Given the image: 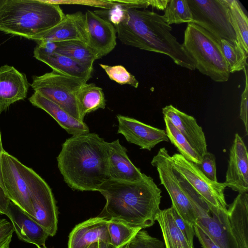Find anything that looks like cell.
I'll return each mask as SVG.
<instances>
[{
    "mask_svg": "<svg viewBox=\"0 0 248 248\" xmlns=\"http://www.w3.org/2000/svg\"><path fill=\"white\" fill-rule=\"evenodd\" d=\"M57 160L64 181L73 190L98 191L109 178L106 141L96 133L67 139Z\"/></svg>",
    "mask_w": 248,
    "mask_h": 248,
    "instance_id": "obj_1",
    "label": "cell"
},
{
    "mask_svg": "<svg viewBox=\"0 0 248 248\" xmlns=\"http://www.w3.org/2000/svg\"><path fill=\"white\" fill-rule=\"evenodd\" d=\"M98 191L106 199L99 216L141 229L154 224L162 191L150 176L134 182L109 178Z\"/></svg>",
    "mask_w": 248,
    "mask_h": 248,
    "instance_id": "obj_2",
    "label": "cell"
},
{
    "mask_svg": "<svg viewBox=\"0 0 248 248\" xmlns=\"http://www.w3.org/2000/svg\"><path fill=\"white\" fill-rule=\"evenodd\" d=\"M114 26L123 44L167 55L178 66L196 69L182 44L172 34L171 26L157 13L146 9H128Z\"/></svg>",
    "mask_w": 248,
    "mask_h": 248,
    "instance_id": "obj_3",
    "label": "cell"
},
{
    "mask_svg": "<svg viewBox=\"0 0 248 248\" xmlns=\"http://www.w3.org/2000/svg\"><path fill=\"white\" fill-rule=\"evenodd\" d=\"M65 15L59 5L42 0H0V31L34 40Z\"/></svg>",
    "mask_w": 248,
    "mask_h": 248,
    "instance_id": "obj_4",
    "label": "cell"
},
{
    "mask_svg": "<svg viewBox=\"0 0 248 248\" xmlns=\"http://www.w3.org/2000/svg\"><path fill=\"white\" fill-rule=\"evenodd\" d=\"M219 248H248V194L238 193L227 211H210L196 222Z\"/></svg>",
    "mask_w": 248,
    "mask_h": 248,
    "instance_id": "obj_5",
    "label": "cell"
},
{
    "mask_svg": "<svg viewBox=\"0 0 248 248\" xmlns=\"http://www.w3.org/2000/svg\"><path fill=\"white\" fill-rule=\"evenodd\" d=\"M182 45L202 74L216 82L229 79L230 73L220 42L207 31L194 23H187Z\"/></svg>",
    "mask_w": 248,
    "mask_h": 248,
    "instance_id": "obj_6",
    "label": "cell"
},
{
    "mask_svg": "<svg viewBox=\"0 0 248 248\" xmlns=\"http://www.w3.org/2000/svg\"><path fill=\"white\" fill-rule=\"evenodd\" d=\"M2 178L7 196L31 218V192L37 173L3 150L1 155Z\"/></svg>",
    "mask_w": 248,
    "mask_h": 248,
    "instance_id": "obj_7",
    "label": "cell"
},
{
    "mask_svg": "<svg viewBox=\"0 0 248 248\" xmlns=\"http://www.w3.org/2000/svg\"><path fill=\"white\" fill-rule=\"evenodd\" d=\"M87 82L85 79L52 70L39 76H33L31 87L35 92L57 104L79 120L76 96Z\"/></svg>",
    "mask_w": 248,
    "mask_h": 248,
    "instance_id": "obj_8",
    "label": "cell"
},
{
    "mask_svg": "<svg viewBox=\"0 0 248 248\" xmlns=\"http://www.w3.org/2000/svg\"><path fill=\"white\" fill-rule=\"evenodd\" d=\"M193 23L209 32L219 42L238 43L225 0H187Z\"/></svg>",
    "mask_w": 248,
    "mask_h": 248,
    "instance_id": "obj_9",
    "label": "cell"
},
{
    "mask_svg": "<svg viewBox=\"0 0 248 248\" xmlns=\"http://www.w3.org/2000/svg\"><path fill=\"white\" fill-rule=\"evenodd\" d=\"M174 169L198 192L208 205L210 211H227L224 183L212 182L200 171L197 165L179 153L170 157Z\"/></svg>",
    "mask_w": 248,
    "mask_h": 248,
    "instance_id": "obj_10",
    "label": "cell"
},
{
    "mask_svg": "<svg viewBox=\"0 0 248 248\" xmlns=\"http://www.w3.org/2000/svg\"><path fill=\"white\" fill-rule=\"evenodd\" d=\"M170 157L167 150L161 148L153 158L151 165L156 169L161 184L170 198L172 207L186 222L194 225L198 217L179 183Z\"/></svg>",
    "mask_w": 248,
    "mask_h": 248,
    "instance_id": "obj_11",
    "label": "cell"
},
{
    "mask_svg": "<svg viewBox=\"0 0 248 248\" xmlns=\"http://www.w3.org/2000/svg\"><path fill=\"white\" fill-rule=\"evenodd\" d=\"M32 218L50 236L57 231L58 209L52 190L47 183L37 174L31 192Z\"/></svg>",
    "mask_w": 248,
    "mask_h": 248,
    "instance_id": "obj_12",
    "label": "cell"
},
{
    "mask_svg": "<svg viewBox=\"0 0 248 248\" xmlns=\"http://www.w3.org/2000/svg\"><path fill=\"white\" fill-rule=\"evenodd\" d=\"M84 14L87 44L100 59L115 48L116 29L112 24L93 11L87 10Z\"/></svg>",
    "mask_w": 248,
    "mask_h": 248,
    "instance_id": "obj_13",
    "label": "cell"
},
{
    "mask_svg": "<svg viewBox=\"0 0 248 248\" xmlns=\"http://www.w3.org/2000/svg\"><path fill=\"white\" fill-rule=\"evenodd\" d=\"M117 133L129 143L141 149L151 151L157 144L169 141L165 130L145 124L134 118L118 114Z\"/></svg>",
    "mask_w": 248,
    "mask_h": 248,
    "instance_id": "obj_14",
    "label": "cell"
},
{
    "mask_svg": "<svg viewBox=\"0 0 248 248\" xmlns=\"http://www.w3.org/2000/svg\"><path fill=\"white\" fill-rule=\"evenodd\" d=\"M227 187L238 193L248 191V155L247 147L238 133L230 149L226 180Z\"/></svg>",
    "mask_w": 248,
    "mask_h": 248,
    "instance_id": "obj_15",
    "label": "cell"
},
{
    "mask_svg": "<svg viewBox=\"0 0 248 248\" xmlns=\"http://www.w3.org/2000/svg\"><path fill=\"white\" fill-rule=\"evenodd\" d=\"M162 113L185 137L202 159L207 152V143L202 128L196 119L171 105L162 108Z\"/></svg>",
    "mask_w": 248,
    "mask_h": 248,
    "instance_id": "obj_16",
    "label": "cell"
},
{
    "mask_svg": "<svg viewBox=\"0 0 248 248\" xmlns=\"http://www.w3.org/2000/svg\"><path fill=\"white\" fill-rule=\"evenodd\" d=\"M108 154V174L110 179L134 182L141 180L145 174L131 162L127 149L121 145L119 139L106 141Z\"/></svg>",
    "mask_w": 248,
    "mask_h": 248,
    "instance_id": "obj_17",
    "label": "cell"
},
{
    "mask_svg": "<svg viewBox=\"0 0 248 248\" xmlns=\"http://www.w3.org/2000/svg\"><path fill=\"white\" fill-rule=\"evenodd\" d=\"M30 86L26 75L14 67H0V114L12 104L24 99Z\"/></svg>",
    "mask_w": 248,
    "mask_h": 248,
    "instance_id": "obj_18",
    "label": "cell"
},
{
    "mask_svg": "<svg viewBox=\"0 0 248 248\" xmlns=\"http://www.w3.org/2000/svg\"><path fill=\"white\" fill-rule=\"evenodd\" d=\"M109 219L98 216L77 224L69 235L68 248H88L93 243L104 241L110 244Z\"/></svg>",
    "mask_w": 248,
    "mask_h": 248,
    "instance_id": "obj_19",
    "label": "cell"
},
{
    "mask_svg": "<svg viewBox=\"0 0 248 248\" xmlns=\"http://www.w3.org/2000/svg\"><path fill=\"white\" fill-rule=\"evenodd\" d=\"M85 14L80 11L65 14L56 25L37 37L38 42L79 40L87 43Z\"/></svg>",
    "mask_w": 248,
    "mask_h": 248,
    "instance_id": "obj_20",
    "label": "cell"
},
{
    "mask_svg": "<svg viewBox=\"0 0 248 248\" xmlns=\"http://www.w3.org/2000/svg\"><path fill=\"white\" fill-rule=\"evenodd\" d=\"M18 238L37 247L45 245L48 233L29 215L10 201L7 216Z\"/></svg>",
    "mask_w": 248,
    "mask_h": 248,
    "instance_id": "obj_21",
    "label": "cell"
},
{
    "mask_svg": "<svg viewBox=\"0 0 248 248\" xmlns=\"http://www.w3.org/2000/svg\"><path fill=\"white\" fill-rule=\"evenodd\" d=\"M31 104L50 115L69 134L72 136L90 132L88 126L71 116L62 108L37 92L29 98Z\"/></svg>",
    "mask_w": 248,
    "mask_h": 248,
    "instance_id": "obj_22",
    "label": "cell"
},
{
    "mask_svg": "<svg viewBox=\"0 0 248 248\" xmlns=\"http://www.w3.org/2000/svg\"><path fill=\"white\" fill-rule=\"evenodd\" d=\"M33 54L35 59L47 64L53 71L87 81L92 77L93 65L82 63L55 52L43 53L34 50Z\"/></svg>",
    "mask_w": 248,
    "mask_h": 248,
    "instance_id": "obj_23",
    "label": "cell"
},
{
    "mask_svg": "<svg viewBox=\"0 0 248 248\" xmlns=\"http://www.w3.org/2000/svg\"><path fill=\"white\" fill-rule=\"evenodd\" d=\"M155 220L160 227L165 248H194L177 226L170 207L160 210Z\"/></svg>",
    "mask_w": 248,
    "mask_h": 248,
    "instance_id": "obj_24",
    "label": "cell"
},
{
    "mask_svg": "<svg viewBox=\"0 0 248 248\" xmlns=\"http://www.w3.org/2000/svg\"><path fill=\"white\" fill-rule=\"evenodd\" d=\"M79 120L84 122L86 115L106 107V101L103 89L94 83H85L76 96Z\"/></svg>",
    "mask_w": 248,
    "mask_h": 248,
    "instance_id": "obj_25",
    "label": "cell"
},
{
    "mask_svg": "<svg viewBox=\"0 0 248 248\" xmlns=\"http://www.w3.org/2000/svg\"><path fill=\"white\" fill-rule=\"evenodd\" d=\"M230 20L241 47L248 53V19L237 0H225Z\"/></svg>",
    "mask_w": 248,
    "mask_h": 248,
    "instance_id": "obj_26",
    "label": "cell"
},
{
    "mask_svg": "<svg viewBox=\"0 0 248 248\" xmlns=\"http://www.w3.org/2000/svg\"><path fill=\"white\" fill-rule=\"evenodd\" d=\"M55 52L66 56L83 64L93 65L97 55L87 45L79 40L56 42Z\"/></svg>",
    "mask_w": 248,
    "mask_h": 248,
    "instance_id": "obj_27",
    "label": "cell"
},
{
    "mask_svg": "<svg viewBox=\"0 0 248 248\" xmlns=\"http://www.w3.org/2000/svg\"><path fill=\"white\" fill-rule=\"evenodd\" d=\"M166 126V133L172 144L177 148L180 155L187 160L199 164L201 162V158L192 147L185 137L173 125L170 121L164 117Z\"/></svg>",
    "mask_w": 248,
    "mask_h": 248,
    "instance_id": "obj_28",
    "label": "cell"
},
{
    "mask_svg": "<svg viewBox=\"0 0 248 248\" xmlns=\"http://www.w3.org/2000/svg\"><path fill=\"white\" fill-rule=\"evenodd\" d=\"M220 46L230 73L243 70L247 67V53L238 43L232 44L222 39Z\"/></svg>",
    "mask_w": 248,
    "mask_h": 248,
    "instance_id": "obj_29",
    "label": "cell"
},
{
    "mask_svg": "<svg viewBox=\"0 0 248 248\" xmlns=\"http://www.w3.org/2000/svg\"><path fill=\"white\" fill-rule=\"evenodd\" d=\"M164 21L170 25L193 23V17L187 0H170L161 16Z\"/></svg>",
    "mask_w": 248,
    "mask_h": 248,
    "instance_id": "obj_30",
    "label": "cell"
},
{
    "mask_svg": "<svg viewBox=\"0 0 248 248\" xmlns=\"http://www.w3.org/2000/svg\"><path fill=\"white\" fill-rule=\"evenodd\" d=\"M108 230L112 248H119L130 242L142 229L130 226L118 220H109Z\"/></svg>",
    "mask_w": 248,
    "mask_h": 248,
    "instance_id": "obj_31",
    "label": "cell"
},
{
    "mask_svg": "<svg viewBox=\"0 0 248 248\" xmlns=\"http://www.w3.org/2000/svg\"><path fill=\"white\" fill-rule=\"evenodd\" d=\"M99 65L111 80L121 85L128 84L135 88L138 87V80L123 65L111 66L104 64H99Z\"/></svg>",
    "mask_w": 248,
    "mask_h": 248,
    "instance_id": "obj_32",
    "label": "cell"
},
{
    "mask_svg": "<svg viewBox=\"0 0 248 248\" xmlns=\"http://www.w3.org/2000/svg\"><path fill=\"white\" fill-rule=\"evenodd\" d=\"M129 248H165L164 242L152 236L143 229L140 230L129 243Z\"/></svg>",
    "mask_w": 248,
    "mask_h": 248,
    "instance_id": "obj_33",
    "label": "cell"
},
{
    "mask_svg": "<svg viewBox=\"0 0 248 248\" xmlns=\"http://www.w3.org/2000/svg\"><path fill=\"white\" fill-rule=\"evenodd\" d=\"M196 165L200 171L208 179L212 182H217L214 155L207 152L202 158L201 163Z\"/></svg>",
    "mask_w": 248,
    "mask_h": 248,
    "instance_id": "obj_34",
    "label": "cell"
},
{
    "mask_svg": "<svg viewBox=\"0 0 248 248\" xmlns=\"http://www.w3.org/2000/svg\"><path fill=\"white\" fill-rule=\"evenodd\" d=\"M44 2L53 4H82L85 5L94 6L102 8V9H109L114 7L116 3L113 0H80V1H62V0H42Z\"/></svg>",
    "mask_w": 248,
    "mask_h": 248,
    "instance_id": "obj_35",
    "label": "cell"
},
{
    "mask_svg": "<svg viewBox=\"0 0 248 248\" xmlns=\"http://www.w3.org/2000/svg\"><path fill=\"white\" fill-rule=\"evenodd\" d=\"M171 212L175 222L188 242L193 246L195 235L194 225L186 222L171 206Z\"/></svg>",
    "mask_w": 248,
    "mask_h": 248,
    "instance_id": "obj_36",
    "label": "cell"
},
{
    "mask_svg": "<svg viewBox=\"0 0 248 248\" xmlns=\"http://www.w3.org/2000/svg\"><path fill=\"white\" fill-rule=\"evenodd\" d=\"M14 232L12 223L0 218V248H9Z\"/></svg>",
    "mask_w": 248,
    "mask_h": 248,
    "instance_id": "obj_37",
    "label": "cell"
},
{
    "mask_svg": "<svg viewBox=\"0 0 248 248\" xmlns=\"http://www.w3.org/2000/svg\"><path fill=\"white\" fill-rule=\"evenodd\" d=\"M245 75V86L241 94L240 109V118L243 122L247 135L248 134V75L247 67L244 69Z\"/></svg>",
    "mask_w": 248,
    "mask_h": 248,
    "instance_id": "obj_38",
    "label": "cell"
},
{
    "mask_svg": "<svg viewBox=\"0 0 248 248\" xmlns=\"http://www.w3.org/2000/svg\"><path fill=\"white\" fill-rule=\"evenodd\" d=\"M3 150L0 130V215L7 216L8 207L10 201L7 196L2 178L1 155Z\"/></svg>",
    "mask_w": 248,
    "mask_h": 248,
    "instance_id": "obj_39",
    "label": "cell"
},
{
    "mask_svg": "<svg viewBox=\"0 0 248 248\" xmlns=\"http://www.w3.org/2000/svg\"><path fill=\"white\" fill-rule=\"evenodd\" d=\"M194 228L195 235L198 239L202 248H219L199 225L195 223Z\"/></svg>",
    "mask_w": 248,
    "mask_h": 248,
    "instance_id": "obj_40",
    "label": "cell"
},
{
    "mask_svg": "<svg viewBox=\"0 0 248 248\" xmlns=\"http://www.w3.org/2000/svg\"><path fill=\"white\" fill-rule=\"evenodd\" d=\"M170 0H149L150 6L157 10H164Z\"/></svg>",
    "mask_w": 248,
    "mask_h": 248,
    "instance_id": "obj_41",
    "label": "cell"
},
{
    "mask_svg": "<svg viewBox=\"0 0 248 248\" xmlns=\"http://www.w3.org/2000/svg\"><path fill=\"white\" fill-rule=\"evenodd\" d=\"M99 243V248H112L110 245L104 241H100Z\"/></svg>",
    "mask_w": 248,
    "mask_h": 248,
    "instance_id": "obj_42",
    "label": "cell"
},
{
    "mask_svg": "<svg viewBox=\"0 0 248 248\" xmlns=\"http://www.w3.org/2000/svg\"><path fill=\"white\" fill-rule=\"evenodd\" d=\"M88 248H99V243L95 242L93 243Z\"/></svg>",
    "mask_w": 248,
    "mask_h": 248,
    "instance_id": "obj_43",
    "label": "cell"
},
{
    "mask_svg": "<svg viewBox=\"0 0 248 248\" xmlns=\"http://www.w3.org/2000/svg\"><path fill=\"white\" fill-rule=\"evenodd\" d=\"M129 242L119 247V248H129Z\"/></svg>",
    "mask_w": 248,
    "mask_h": 248,
    "instance_id": "obj_44",
    "label": "cell"
},
{
    "mask_svg": "<svg viewBox=\"0 0 248 248\" xmlns=\"http://www.w3.org/2000/svg\"><path fill=\"white\" fill-rule=\"evenodd\" d=\"M38 248H47L45 245L42 247H37Z\"/></svg>",
    "mask_w": 248,
    "mask_h": 248,
    "instance_id": "obj_45",
    "label": "cell"
}]
</instances>
